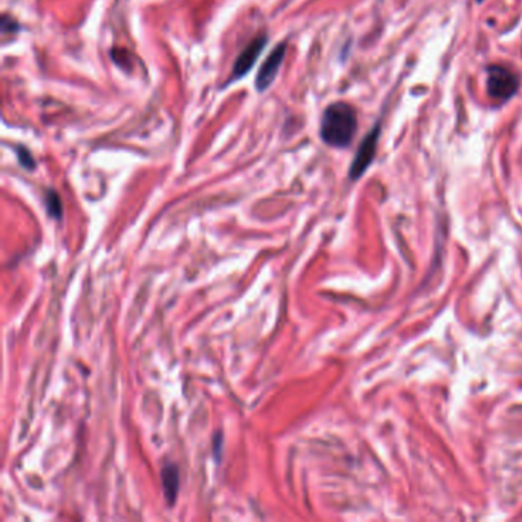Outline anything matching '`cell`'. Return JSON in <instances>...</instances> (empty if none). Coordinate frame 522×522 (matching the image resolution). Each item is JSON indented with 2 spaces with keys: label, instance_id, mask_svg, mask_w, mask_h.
Returning <instances> with one entry per match:
<instances>
[{
  "label": "cell",
  "instance_id": "5",
  "mask_svg": "<svg viewBox=\"0 0 522 522\" xmlns=\"http://www.w3.org/2000/svg\"><path fill=\"white\" fill-rule=\"evenodd\" d=\"M267 44V35L265 34H260L257 35V37L255 40H251L247 48L241 52V56L238 57L236 63H235V68H233V74L231 77L233 78H241L242 75H245L247 72L253 68L256 59L259 57V54L262 52V49L265 48Z\"/></svg>",
  "mask_w": 522,
  "mask_h": 522
},
{
  "label": "cell",
  "instance_id": "3",
  "mask_svg": "<svg viewBox=\"0 0 522 522\" xmlns=\"http://www.w3.org/2000/svg\"><path fill=\"white\" fill-rule=\"evenodd\" d=\"M379 138H380V126H375V128L363 138L362 144L358 146L353 164H351V169H349L351 179H354L356 181V179L362 176L366 172V169L371 166L372 159L375 157V152H377V142H379Z\"/></svg>",
  "mask_w": 522,
  "mask_h": 522
},
{
  "label": "cell",
  "instance_id": "7",
  "mask_svg": "<svg viewBox=\"0 0 522 522\" xmlns=\"http://www.w3.org/2000/svg\"><path fill=\"white\" fill-rule=\"evenodd\" d=\"M47 209H48V213L52 216V218L59 219L61 216V201H60V196L54 192V190H49L47 193Z\"/></svg>",
  "mask_w": 522,
  "mask_h": 522
},
{
  "label": "cell",
  "instance_id": "1",
  "mask_svg": "<svg viewBox=\"0 0 522 522\" xmlns=\"http://www.w3.org/2000/svg\"><path fill=\"white\" fill-rule=\"evenodd\" d=\"M357 132V114L353 106L337 102L328 106L322 116L320 137L328 146L345 149Z\"/></svg>",
  "mask_w": 522,
  "mask_h": 522
},
{
  "label": "cell",
  "instance_id": "11",
  "mask_svg": "<svg viewBox=\"0 0 522 522\" xmlns=\"http://www.w3.org/2000/svg\"><path fill=\"white\" fill-rule=\"evenodd\" d=\"M478 2H481V0H478Z\"/></svg>",
  "mask_w": 522,
  "mask_h": 522
},
{
  "label": "cell",
  "instance_id": "10",
  "mask_svg": "<svg viewBox=\"0 0 522 522\" xmlns=\"http://www.w3.org/2000/svg\"><path fill=\"white\" fill-rule=\"evenodd\" d=\"M17 26H19V25H17L13 19H10V17H8V16H4V19H2V31L4 32H6V31H16Z\"/></svg>",
  "mask_w": 522,
  "mask_h": 522
},
{
  "label": "cell",
  "instance_id": "9",
  "mask_svg": "<svg viewBox=\"0 0 522 522\" xmlns=\"http://www.w3.org/2000/svg\"><path fill=\"white\" fill-rule=\"evenodd\" d=\"M222 434H216L213 438V454L218 461L222 458Z\"/></svg>",
  "mask_w": 522,
  "mask_h": 522
},
{
  "label": "cell",
  "instance_id": "8",
  "mask_svg": "<svg viewBox=\"0 0 522 522\" xmlns=\"http://www.w3.org/2000/svg\"><path fill=\"white\" fill-rule=\"evenodd\" d=\"M17 157H19L20 164H22L25 169L32 170V169L35 167L34 158H32V155L30 154V150H28V149H25V147H19V149H17Z\"/></svg>",
  "mask_w": 522,
  "mask_h": 522
},
{
  "label": "cell",
  "instance_id": "4",
  "mask_svg": "<svg viewBox=\"0 0 522 522\" xmlns=\"http://www.w3.org/2000/svg\"><path fill=\"white\" fill-rule=\"evenodd\" d=\"M286 54V43H281L269 54L264 65L260 66L256 78V89L259 91H265V89L274 82V78L279 72V68L282 66V61Z\"/></svg>",
  "mask_w": 522,
  "mask_h": 522
},
{
  "label": "cell",
  "instance_id": "2",
  "mask_svg": "<svg viewBox=\"0 0 522 522\" xmlns=\"http://www.w3.org/2000/svg\"><path fill=\"white\" fill-rule=\"evenodd\" d=\"M518 77L504 66H492L487 71V92L498 102H507L516 94Z\"/></svg>",
  "mask_w": 522,
  "mask_h": 522
},
{
  "label": "cell",
  "instance_id": "6",
  "mask_svg": "<svg viewBox=\"0 0 522 522\" xmlns=\"http://www.w3.org/2000/svg\"><path fill=\"white\" fill-rule=\"evenodd\" d=\"M161 482L169 506H174L179 490V471L175 464H167L161 471Z\"/></svg>",
  "mask_w": 522,
  "mask_h": 522
}]
</instances>
